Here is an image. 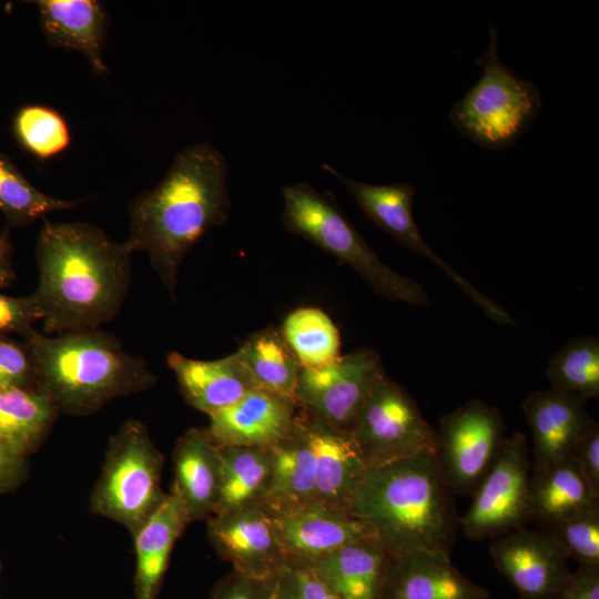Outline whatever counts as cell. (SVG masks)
I'll list each match as a JSON object with an SVG mask.
<instances>
[{
	"label": "cell",
	"instance_id": "1",
	"mask_svg": "<svg viewBox=\"0 0 599 599\" xmlns=\"http://www.w3.org/2000/svg\"><path fill=\"white\" fill-rule=\"evenodd\" d=\"M227 177L229 164L222 152L199 142L179 152L164 179L129 206L130 233L123 245L131 254L148 255L173 298L186 254L229 219Z\"/></svg>",
	"mask_w": 599,
	"mask_h": 599
},
{
	"label": "cell",
	"instance_id": "2",
	"mask_svg": "<svg viewBox=\"0 0 599 599\" xmlns=\"http://www.w3.org/2000/svg\"><path fill=\"white\" fill-rule=\"evenodd\" d=\"M38 287L32 294L45 334L98 328L126 297L131 253L98 226L44 221L37 241Z\"/></svg>",
	"mask_w": 599,
	"mask_h": 599
},
{
	"label": "cell",
	"instance_id": "3",
	"mask_svg": "<svg viewBox=\"0 0 599 599\" xmlns=\"http://www.w3.org/2000/svg\"><path fill=\"white\" fill-rule=\"evenodd\" d=\"M349 511L368 524L389 551L450 555L460 521L433 454L369 466Z\"/></svg>",
	"mask_w": 599,
	"mask_h": 599
},
{
	"label": "cell",
	"instance_id": "4",
	"mask_svg": "<svg viewBox=\"0 0 599 599\" xmlns=\"http://www.w3.org/2000/svg\"><path fill=\"white\" fill-rule=\"evenodd\" d=\"M21 337L40 390L67 408L94 407L154 380L145 361L98 328L50 336L31 327Z\"/></svg>",
	"mask_w": 599,
	"mask_h": 599
},
{
	"label": "cell",
	"instance_id": "5",
	"mask_svg": "<svg viewBox=\"0 0 599 599\" xmlns=\"http://www.w3.org/2000/svg\"><path fill=\"white\" fill-rule=\"evenodd\" d=\"M281 194L283 224L287 231L351 266L383 298L414 306L428 305L430 297L426 290L378 258L332 193L297 182L284 185Z\"/></svg>",
	"mask_w": 599,
	"mask_h": 599
},
{
	"label": "cell",
	"instance_id": "6",
	"mask_svg": "<svg viewBox=\"0 0 599 599\" xmlns=\"http://www.w3.org/2000/svg\"><path fill=\"white\" fill-rule=\"evenodd\" d=\"M498 40V30L489 26L488 48L475 60L483 74L450 111L459 134L491 151L512 146L527 132L542 104L538 87L501 62Z\"/></svg>",
	"mask_w": 599,
	"mask_h": 599
},
{
	"label": "cell",
	"instance_id": "7",
	"mask_svg": "<svg viewBox=\"0 0 599 599\" xmlns=\"http://www.w3.org/2000/svg\"><path fill=\"white\" fill-rule=\"evenodd\" d=\"M368 467L436 454V432L412 395L384 373L349 432Z\"/></svg>",
	"mask_w": 599,
	"mask_h": 599
},
{
	"label": "cell",
	"instance_id": "8",
	"mask_svg": "<svg viewBox=\"0 0 599 599\" xmlns=\"http://www.w3.org/2000/svg\"><path fill=\"white\" fill-rule=\"evenodd\" d=\"M162 457L138 422L126 423L113 438L94 504L104 515L138 529L163 500Z\"/></svg>",
	"mask_w": 599,
	"mask_h": 599
},
{
	"label": "cell",
	"instance_id": "9",
	"mask_svg": "<svg viewBox=\"0 0 599 599\" xmlns=\"http://www.w3.org/2000/svg\"><path fill=\"white\" fill-rule=\"evenodd\" d=\"M531 461L527 438L520 432L506 437L499 453L471 494L460 518L464 534L477 541L495 539L531 521Z\"/></svg>",
	"mask_w": 599,
	"mask_h": 599
},
{
	"label": "cell",
	"instance_id": "10",
	"mask_svg": "<svg viewBox=\"0 0 599 599\" xmlns=\"http://www.w3.org/2000/svg\"><path fill=\"white\" fill-rule=\"evenodd\" d=\"M500 410L471 399L439 420L436 459L453 495H471L494 464L506 438Z\"/></svg>",
	"mask_w": 599,
	"mask_h": 599
},
{
	"label": "cell",
	"instance_id": "11",
	"mask_svg": "<svg viewBox=\"0 0 599 599\" xmlns=\"http://www.w3.org/2000/svg\"><path fill=\"white\" fill-rule=\"evenodd\" d=\"M384 373L380 354L367 347L321 367L301 368L296 407L311 420L351 432L373 386Z\"/></svg>",
	"mask_w": 599,
	"mask_h": 599
},
{
	"label": "cell",
	"instance_id": "12",
	"mask_svg": "<svg viewBox=\"0 0 599 599\" xmlns=\"http://www.w3.org/2000/svg\"><path fill=\"white\" fill-rule=\"evenodd\" d=\"M322 167L343 184L361 211L376 226L403 247L432 261L441 268L488 318L498 322L504 317L505 309L499 304L439 257L423 238L413 215V202L416 194V187L413 184L408 182L368 184L348 179L329 164L324 163Z\"/></svg>",
	"mask_w": 599,
	"mask_h": 599
},
{
	"label": "cell",
	"instance_id": "13",
	"mask_svg": "<svg viewBox=\"0 0 599 599\" xmlns=\"http://www.w3.org/2000/svg\"><path fill=\"white\" fill-rule=\"evenodd\" d=\"M489 554L520 599H561L572 581L567 556L546 529L522 527L497 537Z\"/></svg>",
	"mask_w": 599,
	"mask_h": 599
},
{
	"label": "cell",
	"instance_id": "14",
	"mask_svg": "<svg viewBox=\"0 0 599 599\" xmlns=\"http://www.w3.org/2000/svg\"><path fill=\"white\" fill-rule=\"evenodd\" d=\"M268 514L290 559L309 560L363 539L377 538L374 529L347 508L319 498Z\"/></svg>",
	"mask_w": 599,
	"mask_h": 599
},
{
	"label": "cell",
	"instance_id": "15",
	"mask_svg": "<svg viewBox=\"0 0 599 599\" xmlns=\"http://www.w3.org/2000/svg\"><path fill=\"white\" fill-rule=\"evenodd\" d=\"M209 535L233 570L250 578L273 580L288 560L272 518L261 505L214 515Z\"/></svg>",
	"mask_w": 599,
	"mask_h": 599
},
{
	"label": "cell",
	"instance_id": "16",
	"mask_svg": "<svg viewBox=\"0 0 599 599\" xmlns=\"http://www.w3.org/2000/svg\"><path fill=\"white\" fill-rule=\"evenodd\" d=\"M378 599H490V592L466 578L447 552L388 550Z\"/></svg>",
	"mask_w": 599,
	"mask_h": 599
},
{
	"label": "cell",
	"instance_id": "17",
	"mask_svg": "<svg viewBox=\"0 0 599 599\" xmlns=\"http://www.w3.org/2000/svg\"><path fill=\"white\" fill-rule=\"evenodd\" d=\"M521 406L534 440L531 471L570 458L593 419L587 399L552 387L532 392Z\"/></svg>",
	"mask_w": 599,
	"mask_h": 599
},
{
	"label": "cell",
	"instance_id": "18",
	"mask_svg": "<svg viewBox=\"0 0 599 599\" xmlns=\"http://www.w3.org/2000/svg\"><path fill=\"white\" fill-rule=\"evenodd\" d=\"M297 413L292 399L254 388L210 415L207 429L219 446L272 447L292 433Z\"/></svg>",
	"mask_w": 599,
	"mask_h": 599
},
{
	"label": "cell",
	"instance_id": "19",
	"mask_svg": "<svg viewBox=\"0 0 599 599\" xmlns=\"http://www.w3.org/2000/svg\"><path fill=\"white\" fill-rule=\"evenodd\" d=\"M316 466V498L347 508L368 465L349 432L311 420L298 412Z\"/></svg>",
	"mask_w": 599,
	"mask_h": 599
},
{
	"label": "cell",
	"instance_id": "20",
	"mask_svg": "<svg viewBox=\"0 0 599 599\" xmlns=\"http://www.w3.org/2000/svg\"><path fill=\"white\" fill-rule=\"evenodd\" d=\"M175 479L189 522L214 515L221 488L222 459L220 446L207 428H191L176 441Z\"/></svg>",
	"mask_w": 599,
	"mask_h": 599
},
{
	"label": "cell",
	"instance_id": "21",
	"mask_svg": "<svg viewBox=\"0 0 599 599\" xmlns=\"http://www.w3.org/2000/svg\"><path fill=\"white\" fill-rule=\"evenodd\" d=\"M35 4L42 32L50 45L79 51L97 73L106 72L102 55L109 17L102 2L40 0Z\"/></svg>",
	"mask_w": 599,
	"mask_h": 599
},
{
	"label": "cell",
	"instance_id": "22",
	"mask_svg": "<svg viewBox=\"0 0 599 599\" xmlns=\"http://www.w3.org/2000/svg\"><path fill=\"white\" fill-rule=\"evenodd\" d=\"M167 365L186 402L207 416L231 406L257 388L234 354L213 361L189 358L171 352Z\"/></svg>",
	"mask_w": 599,
	"mask_h": 599
},
{
	"label": "cell",
	"instance_id": "23",
	"mask_svg": "<svg viewBox=\"0 0 599 599\" xmlns=\"http://www.w3.org/2000/svg\"><path fill=\"white\" fill-rule=\"evenodd\" d=\"M189 524L184 502L172 486L160 505L138 528L135 538L138 599H156L173 545Z\"/></svg>",
	"mask_w": 599,
	"mask_h": 599
},
{
	"label": "cell",
	"instance_id": "24",
	"mask_svg": "<svg viewBox=\"0 0 599 599\" xmlns=\"http://www.w3.org/2000/svg\"><path fill=\"white\" fill-rule=\"evenodd\" d=\"M387 556L388 549L377 538H367L300 561L339 599H378Z\"/></svg>",
	"mask_w": 599,
	"mask_h": 599
},
{
	"label": "cell",
	"instance_id": "25",
	"mask_svg": "<svg viewBox=\"0 0 599 599\" xmlns=\"http://www.w3.org/2000/svg\"><path fill=\"white\" fill-rule=\"evenodd\" d=\"M599 507L572 458L531 471V520L542 528Z\"/></svg>",
	"mask_w": 599,
	"mask_h": 599
},
{
	"label": "cell",
	"instance_id": "26",
	"mask_svg": "<svg viewBox=\"0 0 599 599\" xmlns=\"http://www.w3.org/2000/svg\"><path fill=\"white\" fill-rule=\"evenodd\" d=\"M272 449L271 480L261 506L277 511L316 498L315 458L298 417L292 433Z\"/></svg>",
	"mask_w": 599,
	"mask_h": 599
},
{
	"label": "cell",
	"instance_id": "27",
	"mask_svg": "<svg viewBox=\"0 0 599 599\" xmlns=\"http://www.w3.org/2000/svg\"><path fill=\"white\" fill-rule=\"evenodd\" d=\"M220 451L222 477L214 515L261 505L271 480L272 447L220 446Z\"/></svg>",
	"mask_w": 599,
	"mask_h": 599
},
{
	"label": "cell",
	"instance_id": "28",
	"mask_svg": "<svg viewBox=\"0 0 599 599\" xmlns=\"http://www.w3.org/2000/svg\"><path fill=\"white\" fill-rule=\"evenodd\" d=\"M257 388L295 403L301 366L281 332L268 327L247 337L235 353Z\"/></svg>",
	"mask_w": 599,
	"mask_h": 599
},
{
	"label": "cell",
	"instance_id": "29",
	"mask_svg": "<svg viewBox=\"0 0 599 599\" xmlns=\"http://www.w3.org/2000/svg\"><path fill=\"white\" fill-rule=\"evenodd\" d=\"M53 400L41 390H0V444L21 458L40 440L52 422Z\"/></svg>",
	"mask_w": 599,
	"mask_h": 599
},
{
	"label": "cell",
	"instance_id": "30",
	"mask_svg": "<svg viewBox=\"0 0 599 599\" xmlns=\"http://www.w3.org/2000/svg\"><path fill=\"white\" fill-rule=\"evenodd\" d=\"M281 334L301 368L321 367L341 356L338 328L317 307L292 311L283 321Z\"/></svg>",
	"mask_w": 599,
	"mask_h": 599
},
{
	"label": "cell",
	"instance_id": "31",
	"mask_svg": "<svg viewBox=\"0 0 599 599\" xmlns=\"http://www.w3.org/2000/svg\"><path fill=\"white\" fill-rule=\"evenodd\" d=\"M547 377L552 388L585 399L599 397V339L582 335L569 339L550 359Z\"/></svg>",
	"mask_w": 599,
	"mask_h": 599
},
{
	"label": "cell",
	"instance_id": "32",
	"mask_svg": "<svg viewBox=\"0 0 599 599\" xmlns=\"http://www.w3.org/2000/svg\"><path fill=\"white\" fill-rule=\"evenodd\" d=\"M85 200H63L42 193L7 155L0 154V211L10 226H26L49 213L73 209Z\"/></svg>",
	"mask_w": 599,
	"mask_h": 599
},
{
	"label": "cell",
	"instance_id": "33",
	"mask_svg": "<svg viewBox=\"0 0 599 599\" xmlns=\"http://www.w3.org/2000/svg\"><path fill=\"white\" fill-rule=\"evenodd\" d=\"M13 126L20 144L39 160L57 156L70 145L68 123L52 108L26 105L18 111Z\"/></svg>",
	"mask_w": 599,
	"mask_h": 599
},
{
	"label": "cell",
	"instance_id": "34",
	"mask_svg": "<svg viewBox=\"0 0 599 599\" xmlns=\"http://www.w3.org/2000/svg\"><path fill=\"white\" fill-rule=\"evenodd\" d=\"M548 530L568 559L599 565V507L559 521Z\"/></svg>",
	"mask_w": 599,
	"mask_h": 599
},
{
	"label": "cell",
	"instance_id": "35",
	"mask_svg": "<svg viewBox=\"0 0 599 599\" xmlns=\"http://www.w3.org/2000/svg\"><path fill=\"white\" fill-rule=\"evenodd\" d=\"M274 599H339L304 562L290 559L273 580Z\"/></svg>",
	"mask_w": 599,
	"mask_h": 599
},
{
	"label": "cell",
	"instance_id": "36",
	"mask_svg": "<svg viewBox=\"0 0 599 599\" xmlns=\"http://www.w3.org/2000/svg\"><path fill=\"white\" fill-rule=\"evenodd\" d=\"M35 379L31 357L24 347L9 338L0 337V390L28 387Z\"/></svg>",
	"mask_w": 599,
	"mask_h": 599
},
{
	"label": "cell",
	"instance_id": "37",
	"mask_svg": "<svg viewBox=\"0 0 599 599\" xmlns=\"http://www.w3.org/2000/svg\"><path fill=\"white\" fill-rule=\"evenodd\" d=\"M39 319L42 312L33 295L11 297L0 293V337L12 333L21 336Z\"/></svg>",
	"mask_w": 599,
	"mask_h": 599
},
{
	"label": "cell",
	"instance_id": "38",
	"mask_svg": "<svg viewBox=\"0 0 599 599\" xmlns=\"http://www.w3.org/2000/svg\"><path fill=\"white\" fill-rule=\"evenodd\" d=\"M273 580H258L233 570L214 586L210 599H274Z\"/></svg>",
	"mask_w": 599,
	"mask_h": 599
},
{
	"label": "cell",
	"instance_id": "39",
	"mask_svg": "<svg viewBox=\"0 0 599 599\" xmlns=\"http://www.w3.org/2000/svg\"><path fill=\"white\" fill-rule=\"evenodd\" d=\"M570 458L577 464L592 493L599 497V425L595 419L573 448Z\"/></svg>",
	"mask_w": 599,
	"mask_h": 599
},
{
	"label": "cell",
	"instance_id": "40",
	"mask_svg": "<svg viewBox=\"0 0 599 599\" xmlns=\"http://www.w3.org/2000/svg\"><path fill=\"white\" fill-rule=\"evenodd\" d=\"M561 599H599V565H579Z\"/></svg>",
	"mask_w": 599,
	"mask_h": 599
},
{
	"label": "cell",
	"instance_id": "41",
	"mask_svg": "<svg viewBox=\"0 0 599 599\" xmlns=\"http://www.w3.org/2000/svg\"><path fill=\"white\" fill-rule=\"evenodd\" d=\"M11 256L12 246L8 230H6L0 234V290L8 287L14 281Z\"/></svg>",
	"mask_w": 599,
	"mask_h": 599
},
{
	"label": "cell",
	"instance_id": "42",
	"mask_svg": "<svg viewBox=\"0 0 599 599\" xmlns=\"http://www.w3.org/2000/svg\"><path fill=\"white\" fill-rule=\"evenodd\" d=\"M20 457L10 453L0 444V487L11 483L19 469Z\"/></svg>",
	"mask_w": 599,
	"mask_h": 599
}]
</instances>
